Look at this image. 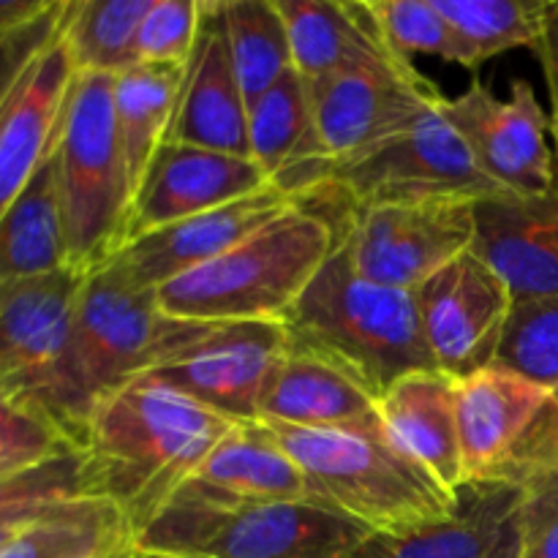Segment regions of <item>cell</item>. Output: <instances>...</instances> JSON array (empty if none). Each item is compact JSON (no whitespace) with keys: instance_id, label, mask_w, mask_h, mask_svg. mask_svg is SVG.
Segmentation results:
<instances>
[{"instance_id":"6da1fadb","label":"cell","mask_w":558,"mask_h":558,"mask_svg":"<svg viewBox=\"0 0 558 558\" xmlns=\"http://www.w3.org/2000/svg\"><path fill=\"white\" fill-rule=\"evenodd\" d=\"M238 425L183 392L140 376L93 407L82 452L98 496L123 512L136 537Z\"/></svg>"},{"instance_id":"7a4b0ae2","label":"cell","mask_w":558,"mask_h":558,"mask_svg":"<svg viewBox=\"0 0 558 558\" xmlns=\"http://www.w3.org/2000/svg\"><path fill=\"white\" fill-rule=\"evenodd\" d=\"M283 327L289 347L330 360L376 401L407 376L436 371L414 292L360 276L341 243L283 316Z\"/></svg>"},{"instance_id":"3957f363","label":"cell","mask_w":558,"mask_h":558,"mask_svg":"<svg viewBox=\"0 0 558 558\" xmlns=\"http://www.w3.org/2000/svg\"><path fill=\"white\" fill-rule=\"evenodd\" d=\"M303 472L308 496L371 534H401L456 515L447 496L390 441L379 417L343 428L262 423Z\"/></svg>"},{"instance_id":"277c9868","label":"cell","mask_w":558,"mask_h":558,"mask_svg":"<svg viewBox=\"0 0 558 558\" xmlns=\"http://www.w3.org/2000/svg\"><path fill=\"white\" fill-rule=\"evenodd\" d=\"M338 243L336 227L300 202L218 259L158 289L183 322H283Z\"/></svg>"},{"instance_id":"5b68a950","label":"cell","mask_w":558,"mask_h":558,"mask_svg":"<svg viewBox=\"0 0 558 558\" xmlns=\"http://www.w3.org/2000/svg\"><path fill=\"white\" fill-rule=\"evenodd\" d=\"M114 76L76 74L54 134L69 267L87 276L129 240L134 183L114 125Z\"/></svg>"},{"instance_id":"8992f818","label":"cell","mask_w":558,"mask_h":558,"mask_svg":"<svg viewBox=\"0 0 558 558\" xmlns=\"http://www.w3.org/2000/svg\"><path fill=\"white\" fill-rule=\"evenodd\" d=\"M439 104L365 150L327 163L303 205L336 223L343 213L363 207L434 199L483 202L505 194L474 163L461 136L441 118Z\"/></svg>"},{"instance_id":"52a82bcc","label":"cell","mask_w":558,"mask_h":558,"mask_svg":"<svg viewBox=\"0 0 558 558\" xmlns=\"http://www.w3.org/2000/svg\"><path fill=\"white\" fill-rule=\"evenodd\" d=\"M368 534L314 499L221 510L174 494L134 543L169 558H341Z\"/></svg>"},{"instance_id":"ba28073f","label":"cell","mask_w":558,"mask_h":558,"mask_svg":"<svg viewBox=\"0 0 558 558\" xmlns=\"http://www.w3.org/2000/svg\"><path fill=\"white\" fill-rule=\"evenodd\" d=\"M82 283L74 267L0 281V390L47 412L80 450L87 409L71 376V332Z\"/></svg>"},{"instance_id":"9c48e42d","label":"cell","mask_w":558,"mask_h":558,"mask_svg":"<svg viewBox=\"0 0 558 558\" xmlns=\"http://www.w3.org/2000/svg\"><path fill=\"white\" fill-rule=\"evenodd\" d=\"M202 327L169 316L158 292L134 287L112 265L87 272L71 332V376L87 417L104 396L150 374Z\"/></svg>"},{"instance_id":"30bf717a","label":"cell","mask_w":558,"mask_h":558,"mask_svg":"<svg viewBox=\"0 0 558 558\" xmlns=\"http://www.w3.org/2000/svg\"><path fill=\"white\" fill-rule=\"evenodd\" d=\"M474 205L466 199L376 205L343 213L332 227L360 276L417 292L434 272L472 251Z\"/></svg>"},{"instance_id":"8fae6325","label":"cell","mask_w":558,"mask_h":558,"mask_svg":"<svg viewBox=\"0 0 558 558\" xmlns=\"http://www.w3.org/2000/svg\"><path fill=\"white\" fill-rule=\"evenodd\" d=\"M308 87L314 140L330 163L385 140L445 98L385 41L354 54L325 80L308 82Z\"/></svg>"},{"instance_id":"7c38bea8","label":"cell","mask_w":558,"mask_h":558,"mask_svg":"<svg viewBox=\"0 0 558 558\" xmlns=\"http://www.w3.org/2000/svg\"><path fill=\"white\" fill-rule=\"evenodd\" d=\"M287 352L283 322H216L145 376L234 423H256L262 396Z\"/></svg>"},{"instance_id":"4fadbf2b","label":"cell","mask_w":558,"mask_h":558,"mask_svg":"<svg viewBox=\"0 0 558 558\" xmlns=\"http://www.w3.org/2000/svg\"><path fill=\"white\" fill-rule=\"evenodd\" d=\"M439 109L496 189L505 194L556 189L550 112L539 104L532 82L515 80L510 96L499 98L474 80L461 96L441 98Z\"/></svg>"},{"instance_id":"5bb4252c","label":"cell","mask_w":558,"mask_h":558,"mask_svg":"<svg viewBox=\"0 0 558 558\" xmlns=\"http://www.w3.org/2000/svg\"><path fill=\"white\" fill-rule=\"evenodd\" d=\"M436 371L461 381L496 363L512 294L474 251L458 256L414 292Z\"/></svg>"},{"instance_id":"9a60e30c","label":"cell","mask_w":558,"mask_h":558,"mask_svg":"<svg viewBox=\"0 0 558 558\" xmlns=\"http://www.w3.org/2000/svg\"><path fill=\"white\" fill-rule=\"evenodd\" d=\"M298 205L300 199L278 185H270L216 210L142 234L125 243L107 265H112L134 287L158 292L163 283L218 259L229 248L251 238L256 229L276 221L278 216Z\"/></svg>"},{"instance_id":"2e32d148","label":"cell","mask_w":558,"mask_h":558,"mask_svg":"<svg viewBox=\"0 0 558 558\" xmlns=\"http://www.w3.org/2000/svg\"><path fill=\"white\" fill-rule=\"evenodd\" d=\"M270 185L272 180L254 158L167 140L136 189L125 243Z\"/></svg>"},{"instance_id":"e0dca14e","label":"cell","mask_w":558,"mask_h":558,"mask_svg":"<svg viewBox=\"0 0 558 558\" xmlns=\"http://www.w3.org/2000/svg\"><path fill=\"white\" fill-rule=\"evenodd\" d=\"M472 251L505 281L512 303L558 298V185L548 194H499L474 205Z\"/></svg>"},{"instance_id":"ac0fdd59","label":"cell","mask_w":558,"mask_h":558,"mask_svg":"<svg viewBox=\"0 0 558 558\" xmlns=\"http://www.w3.org/2000/svg\"><path fill=\"white\" fill-rule=\"evenodd\" d=\"M167 140L251 158L248 104L229 58L221 0H202L199 33L185 63L183 87Z\"/></svg>"},{"instance_id":"d6986e66","label":"cell","mask_w":558,"mask_h":558,"mask_svg":"<svg viewBox=\"0 0 558 558\" xmlns=\"http://www.w3.org/2000/svg\"><path fill=\"white\" fill-rule=\"evenodd\" d=\"M521 488L505 480L466 485L447 521L401 534H368L341 558H515Z\"/></svg>"},{"instance_id":"ffe728a7","label":"cell","mask_w":558,"mask_h":558,"mask_svg":"<svg viewBox=\"0 0 558 558\" xmlns=\"http://www.w3.org/2000/svg\"><path fill=\"white\" fill-rule=\"evenodd\" d=\"M74 76L69 49L58 36L5 98L0 109V218L52 150Z\"/></svg>"},{"instance_id":"44dd1931","label":"cell","mask_w":558,"mask_h":558,"mask_svg":"<svg viewBox=\"0 0 558 558\" xmlns=\"http://www.w3.org/2000/svg\"><path fill=\"white\" fill-rule=\"evenodd\" d=\"M550 392L512 371L490 365L456 381L458 436L466 485L488 483L505 469Z\"/></svg>"},{"instance_id":"7402d4cb","label":"cell","mask_w":558,"mask_h":558,"mask_svg":"<svg viewBox=\"0 0 558 558\" xmlns=\"http://www.w3.org/2000/svg\"><path fill=\"white\" fill-rule=\"evenodd\" d=\"M174 494L221 510L311 499L298 463L262 423H240L223 436Z\"/></svg>"},{"instance_id":"603a6c76","label":"cell","mask_w":558,"mask_h":558,"mask_svg":"<svg viewBox=\"0 0 558 558\" xmlns=\"http://www.w3.org/2000/svg\"><path fill=\"white\" fill-rule=\"evenodd\" d=\"M376 414L392 445L423 469L447 496L466 488L456 414V381L439 371L412 374L376 401Z\"/></svg>"},{"instance_id":"cb8c5ba5","label":"cell","mask_w":558,"mask_h":558,"mask_svg":"<svg viewBox=\"0 0 558 558\" xmlns=\"http://www.w3.org/2000/svg\"><path fill=\"white\" fill-rule=\"evenodd\" d=\"M376 398L319 354L289 347L262 396L256 423L292 428H343L376 420Z\"/></svg>"},{"instance_id":"d4e9b609","label":"cell","mask_w":558,"mask_h":558,"mask_svg":"<svg viewBox=\"0 0 558 558\" xmlns=\"http://www.w3.org/2000/svg\"><path fill=\"white\" fill-rule=\"evenodd\" d=\"M69 267L54 156L44 158L14 205L0 218V281L49 276Z\"/></svg>"},{"instance_id":"484cf974","label":"cell","mask_w":558,"mask_h":558,"mask_svg":"<svg viewBox=\"0 0 558 558\" xmlns=\"http://www.w3.org/2000/svg\"><path fill=\"white\" fill-rule=\"evenodd\" d=\"M287 22L292 69L305 82H319L363 49L379 44L363 3L336 0H276Z\"/></svg>"},{"instance_id":"4316f807","label":"cell","mask_w":558,"mask_h":558,"mask_svg":"<svg viewBox=\"0 0 558 558\" xmlns=\"http://www.w3.org/2000/svg\"><path fill=\"white\" fill-rule=\"evenodd\" d=\"M185 69L174 65H131L114 76V125L129 167L134 196L158 147L167 142L178 109Z\"/></svg>"},{"instance_id":"83f0119b","label":"cell","mask_w":558,"mask_h":558,"mask_svg":"<svg viewBox=\"0 0 558 558\" xmlns=\"http://www.w3.org/2000/svg\"><path fill=\"white\" fill-rule=\"evenodd\" d=\"M134 529L107 499H85L22 529L0 558H131Z\"/></svg>"},{"instance_id":"f1b7e54d","label":"cell","mask_w":558,"mask_h":558,"mask_svg":"<svg viewBox=\"0 0 558 558\" xmlns=\"http://www.w3.org/2000/svg\"><path fill=\"white\" fill-rule=\"evenodd\" d=\"M550 0H434L461 47V69L480 65L510 49H537Z\"/></svg>"},{"instance_id":"f546056e","label":"cell","mask_w":558,"mask_h":558,"mask_svg":"<svg viewBox=\"0 0 558 558\" xmlns=\"http://www.w3.org/2000/svg\"><path fill=\"white\" fill-rule=\"evenodd\" d=\"M229 58L245 104H254L292 71L287 22L276 0H221Z\"/></svg>"},{"instance_id":"4dcf8cb0","label":"cell","mask_w":558,"mask_h":558,"mask_svg":"<svg viewBox=\"0 0 558 558\" xmlns=\"http://www.w3.org/2000/svg\"><path fill=\"white\" fill-rule=\"evenodd\" d=\"M150 3L153 0H69L60 38L76 74L118 76L136 65V33Z\"/></svg>"},{"instance_id":"1f68e13d","label":"cell","mask_w":558,"mask_h":558,"mask_svg":"<svg viewBox=\"0 0 558 558\" xmlns=\"http://www.w3.org/2000/svg\"><path fill=\"white\" fill-rule=\"evenodd\" d=\"M85 499H101L82 450L44 461L22 472L0 474V521L44 518Z\"/></svg>"},{"instance_id":"d6a6232c","label":"cell","mask_w":558,"mask_h":558,"mask_svg":"<svg viewBox=\"0 0 558 558\" xmlns=\"http://www.w3.org/2000/svg\"><path fill=\"white\" fill-rule=\"evenodd\" d=\"M371 25L385 47L412 63V54H436L461 63V47L434 0H363Z\"/></svg>"},{"instance_id":"836d02e7","label":"cell","mask_w":558,"mask_h":558,"mask_svg":"<svg viewBox=\"0 0 558 558\" xmlns=\"http://www.w3.org/2000/svg\"><path fill=\"white\" fill-rule=\"evenodd\" d=\"M74 450L80 445L47 412L0 390V474L22 472Z\"/></svg>"},{"instance_id":"e575fe53","label":"cell","mask_w":558,"mask_h":558,"mask_svg":"<svg viewBox=\"0 0 558 558\" xmlns=\"http://www.w3.org/2000/svg\"><path fill=\"white\" fill-rule=\"evenodd\" d=\"M199 20L202 0H153L136 33V63L185 69L194 52Z\"/></svg>"},{"instance_id":"d590c367","label":"cell","mask_w":558,"mask_h":558,"mask_svg":"<svg viewBox=\"0 0 558 558\" xmlns=\"http://www.w3.org/2000/svg\"><path fill=\"white\" fill-rule=\"evenodd\" d=\"M518 488L515 558H558V474L532 477Z\"/></svg>"},{"instance_id":"8d00e7d4","label":"cell","mask_w":558,"mask_h":558,"mask_svg":"<svg viewBox=\"0 0 558 558\" xmlns=\"http://www.w3.org/2000/svg\"><path fill=\"white\" fill-rule=\"evenodd\" d=\"M65 5H69V0H52V5L36 20L0 36V109L16 87V82L22 80L27 65L60 36Z\"/></svg>"},{"instance_id":"74e56055","label":"cell","mask_w":558,"mask_h":558,"mask_svg":"<svg viewBox=\"0 0 558 558\" xmlns=\"http://www.w3.org/2000/svg\"><path fill=\"white\" fill-rule=\"evenodd\" d=\"M543 474H558V396H550L532 428L518 441L510 461L494 480L523 485L526 480L543 477Z\"/></svg>"},{"instance_id":"f35d334b","label":"cell","mask_w":558,"mask_h":558,"mask_svg":"<svg viewBox=\"0 0 558 558\" xmlns=\"http://www.w3.org/2000/svg\"><path fill=\"white\" fill-rule=\"evenodd\" d=\"M537 58L543 65L545 85H548L550 98V136H554L556 153V185H558V0H550L548 14H545L543 38L537 44Z\"/></svg>"},{"instance_id":"ab89813d","label":"cell","mask_w":558,"mask_h":558,"mask_svg":"<svg viewBox=\"0 0 558 558\" xmlns=\"http://www.w3.org/2000/svg\"><path fill=\"white\" fill-rule=\"evenodd\" d=\"M52 5V0H0V36L36 20Z\"/></svg>"},{"instance_id":"60d3db41","label":"cell","mask_w":558,"mask_h":558,"mask_svg":"<svg viewBox=\"0 0 558 558\" xmlns=\"http://www.w3.org/2000/svg\"><path fill=\"white\" fill-rule=\"evenodd\" d=\"M49 515H52V512H49ZM33 521H38V518H5V521H0V550H3L22 529L31 526Z\"/></svg>"},{"instance_id":"b9f144b4","label":"cell","mask_w":558,"mask_h":558,"mask_svg":"<svg viewBox=\"0 0 558 558\" xmlns=\"http://www.w3.org/2000/svg\"><path fill=\"white\" fill-rule=\"evenodd\" d=\"M131 558H169V556H156V554H140V550H136L134 556Z\"/></svg>"}]
</instances>
